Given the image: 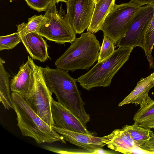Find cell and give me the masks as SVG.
Here are the masks:
<instances>
[{"mask_svg": "<svg viewBox=\"0 0 154 154\" xmlns=\"http://www.w3.org/2000/svg\"><path fill=\"white\" fill-rule=\"evenodd\" d=\"M46 84L54 94L57 102L67 108L86 125L90 119L84 108V103L77 88L75 79L68 71L60 69L43 68Z\"/></svg>", "mask_w": 154, "mask_h": 154, "instance_id": "1", "label": "cell"}, {"mask_svg": "<svg viewBox=\"0 0 154 154\" xmlns=\"http://www.w3.org/2000/svg\"><path fill=\"white\" fill-rule=\"evenodd\" d=\"M154 0H131L130 2L135 3L141 7L150 4Z\"/></svg>", "mask_w": 154, "mask_h": 154, "instance_id": "26", "label": "cell"}, {"mask_svg": "<svg viewBox=\"0 0 154 154\" xmlns=\"http://www.w3.org/2000/svg\"><path fill=\"white\" fill-rule=\"evenodd\" d=\"M32 60L28 56L27 61L20 67L18 73L10 81L11 91L24 98L30 94L35 88V75Z\"/></svg>", "mask_w": 154, "mask_h": 154, "instance_id": "11", "label": "cell"}, {"mask_svg": "<svg viewBox=\"0 0 154 154\" xmlns=\"http://www.w3.org/2000/svg\"><path fill=\"white\" fill-rule=\"evenodd\" d=\"M122 129L128 133L139 147L144 141L154 135V132L151 129L143 128L135 123L131 125H125Z\"/></svg>", "mask_w": 154, "mask_h": 154, "instance_id": "19", "label": "cell"}, {"mask_svg": "<svg viewBox=\"0 0 154 154\" xmlns=\"http://www.w3.org/2000/svg\"><path fill=\"white\" fill-rule=\"evenodd\" d=\"M102 141L109 148L125 154H132L134 149L139 147L122 128L116 129L109 134L103 137Z\"/></svg>", "mask_w": 154, "mask_h": 154, "instance_id": "14", "label": "cell"}, {"mask_svg": "<svg viewBox=\"0 0 154 154\" xmlns=\"http://www.w3.org/2000/svg\"><path fill=\"white\" fill-rule=\"evenodd\" d=\"M115 153L112 151L104 150L100 148L95 149L92 152L93 154H112Z\"/></svg>", "mask_w": 154, "mask_h": 154, "instance_id": "27", "label": "cell"}, {"mask_svg": "<svg viewBox=\"0 0 154 154\" xmlns=\"http://www.w3.org/2000/svg\"><path fill=\"white\" fill-rule=\"evenodd\" d=\"M134 123L143 128H154V100L143 108H140L134 115Z\"/></svg>", "mask_w": 154, "mask_h": 154, "instance_id": "18", "label": "cell"}, {"mask_svg": "<svg viewBox=\"0 0 154 154\" xmlns=\"http://www.w3.org/2000/svg\"><path fill=\"white\" fill-rule=\"evenodd\" d=\"M66 4V14L73 29L80 34L90 24L96 3L94 0H69Z\"/></svg>", "mask_w": 154, "mask_h": 154, "instance_id": "9", "label": "cell"}, {"mask_svg": "<svg viewBox=\"0 0 154 154\" xmlns=\"http://www.w3.org/2000/svg\"><path fill=\"white\" fill-rule=\"evenodd\" d=\"M154 45V18H152L146 29L144 35L143 49L149 62L150 69L154 68L152 52Z\"/></svg>", "mask_w": 154, "mask_h": 154, "instance_id": "21", "label": "cell"}, {"mask_svg": "<svg viewBox=\"0 0 154 154\" xmlns=\"http://www.w3.org/2000/svg\"><path fill=\"white\" fill-rule=\"evenodd\" d=\"M151 5L141 6L135 15L123 36L117 43L120 48L136 47H144V37L147 26L153 16Z\"/></svg>", "mask_w": 154, "mask_h": 154, "instance_id": "8", "label": "cell"}, {"mask_svg": "<svg viewBox=\"0 0 154 154\" xmlns=\"http://www.w3.org/2000/svg\"><path fill=\"white\" fill-rule=\"evenodd\" d=\"M5 61L0 58V100L7 109H13L9 78L11 75L5 70Z\"/></svg>", "mask_w": 154, "mask_h": 154, "instance_id": "17", "label": "cell"}, {"mask_svg": "<svg viewBox=\"0 0 154 154\" xmlns=\"http://www.w3.org/2000/svg\"><path fill=\"white\" fill-rule=\"evenodd\" d=\"M140 147L143 150L152 152L154 154V135L144 141Z\"/></svg>", "mask_w": 154, "mask_h": 154, "instance_id": "25", "label": "cell"}, {"mask_svg": "<svg viewBox=\"0 0 154 154\" xmlns=\"http://www.w3.org/2000/svg\"><path fill=\"white\" fill-rule=\"evenodd\" d=\"M95 2L96 3H97L98 1H99L100 0H94Z\"/></svg>", "mask_w": 154, "mask_h": 154, "instance_id": "30", "label": "cell"}, {"mask_svg": "<svg viewBox=\"0 0 154 154\" xmlns=\"http://www.w3.org/2000/svg\"><path fill=\"white\" fill-rule=\"evenodd\" d=\"M150 4L151 5L153 9L152 18H154V1L152 2Z\"/></svg>", "mask_w": 154, "mask_h": 154, "instance_id": "28", "label": "cell"}, {"mask_svg": "<svg viewBox=\"0 0 154 154\" xmlns=\"http://www.w3.org/2000/svg\"><path fill=\"white\" fill-rule=\"evenodd\" d=\"M32 62L35 75V88L32 93L24 98L32 109L44 122L52 127L55 125L51 109L52 93L46 84L43 68L35 64L32 59Z\"/></svg>", "mask_w": 154, "mask_h": 154, "instance_id": "7", "label": "cell"}, {"mask_svg": "<svg viewBox=\"0 0 154 154\" xmlns=\"http://www.w3.org/2000/svg\"><path fill=\"white\" fill-rule=\"evenodd\" d=\"M115 0H100L96 3L88 32L94 34L101 30L104 20L116 4Z\"/></svg>", "mask_w": 154, "mask_h": 154, "instance_id": "16", "label": "cell"}, {"mask_svg": "<svg viewBox=\"0 0 154 154\" xmlns=\"http://www.w3.org/2000/svg\"><path fill=\"white\" fill-rule=\"evenodd\" d=\"M21 41V37L17 32L0 37V50L11 49Z\"/></svg>", "mask_w": 154, "mask_h": 154, "instance_id": "22", "label": "cell"}, {"mask_svg": "<svg viewBox=\"0 0 154 154\" xmlns=\"http://www.w3.org/2000/svg\"><path fill=\"white\" fill-rule=\"evenodd\" d=\"M100 48L99 41L94 34L83 33L57 59L55 65L57 68L67 71L88 70L97 60Z\"/></svg>", "mask_w": 154, "mask_h": 154, "instance_id": "3", "label": "cell"}, {"mask_svg": "<svg viewBox=\"0 0 154 154\" xmlns=\"http://www.w3.org/2000/svg\"><path fill=\"white\" fill-rule=\"evenodd\" d=\"M10 0V2H12V1H13L15 0Z\"/></svg>", "mask_w": 154, "mask_h": 154, "instance_id": "32", "label": "cell"}, {"mask_svg": "<svg viewBox=\"0 0 154 154\" xmlns=\"http://www.w3.org/2000/svg\"><path fill=\"white\" fill-rule=\"evenodd\" d=\"M56 2L51 3L44 15L46 19L38 34L47 39L60 44L72 43L76 39V33L61 4L58 11Z\"/></svg>", "mask_w": 154, "mask_h": 154, "instance_id": "5", "label": "cell"}, {"mask_svg": "<svg viewBox=\"0 0 154 154\" xmlns=\"http://www.w3.org/2000/svg\"><path fill=\"white\" fill-rule=\"evenodd\" d=\"M130 2L114 5L106 18L101 30L114 45L117 44L128 30L135 15L140 8Z\"/></svg>", "mask_w": 154, "mask_h": 154, "instance_id": "6", "label": "cell"}, {"mask_svg": "<svg viewBox=\"0 0 154 154\" xmlns=\"http://www.w3.org/2000/svg\"><path fill=\"white\" fill-rule=\"evenodd\" d=\"M154 87V71L145 78H142L134 90L118 105L121 106L125 104L138 105L140 108L145 107L153 100L149 95L150 90Z\"/></svg>", "mask_w": 154, "mask_h": 154, "instance_id": "13", "label": "cell"}, {"mask_svg": "<svg viewBox=\"0 0 154 154\" xmlns=\"http://www.w3.org/2000/svg\"><path fill=\"white\" fill-rule=\"evenodd\" d=\"M153 96H154V92L153 93Z\"/></svg>", "mask_w": 154, "mask_h": 154, "instance_id": "33", "label": "cell"}, {"mask_svg": "<svg viewBox=\"0 0 154 154\" xmlns=\"http://www.w3.org/2000/svg\"><path fill=\"white\" fill-rule=\"evenodd\" d=\"M46 19L44 15H35L28 19L26 23L23 22L16 25L17 32L22 37L31 32L38 33L40 29Z\"/></svg>", "mask_w": 154, "mask_h": 154, "instance_id": "20", "label": "cell"}, {"mask_svg": "<svg viewBox=\"0 0 154 154\" xmlns=\"http://www.w3.org/2000/svg\"><path fill=\"white\" fill-rule=\"evenodd\" d=\"M52 116L56 126L69 130L92 135L86 125L72 112L53 98L51 102Z\"/></svg>", "mask_w": 154, "mask_h": 154, "instance_id": "10", "label": "cell"}, {"mask_svg": "<svg viewBox=\"0 0 154 154\" xmlns=\"http://www.w3.org/2000/svg\"><path fill=\"white\" fill-rule=\"evenodd\" d=\"M57 133L62 136L65 140L84 149L93 152L95 149L102 148L106 144L102 141L103 137H99L58 127H51Z\"/></svg>", "mask_w": 154, "mask_h": 154, "instance_id": "12", "label": "cell"}, {"mask_svg": "<svg viewBox=\"0 0 154 154\" xmlns=\"http://www.w3.org/2000/svg\"><path fill=\"white\" fill-rule=\"evenodd\" d=\"M103 36V42L97 59L98 62L103 61L110 56L115 50L114 45L112 41L107 37Z\"/></svg>", "mask_w": 154, "mask_h": 154, "instance_id": "23", "label": "cell"}, {"mask_svg": "<svg viewBox=\"0 0 154 154\" xmlns=\"http://www.w3.org/2000/svg\"><path fill=\"white\" fill-rule=\"evenodd\" d=\"M21 42L32 59L44 62L50 59L48 44L38 33H29L21 37Z\"/></svg>", "mask_w": 154, "mask_h": 154, "instance_id": "15", "label": "cell"}, {"mask_svg": "<svg viewBox=\"0 0 154 154\" xmlns=\"http://www.w3.org/2000/svg\"><path fill=\"white\" fill-rule=\"evenodd\" d=\"M11 95L13 109L17 116V125L23 136L32 138L38 144L55 142L66 143L62 136L32 109L23 97L13 92Z\"/></svg>", "mask_w": 154, "mask_h": 154, "instance_id": "2", "label": "cell"}, {"mask_svg": "<svg viewBox=\"0 0 154 154\" xmlns=\"http://www.w3.org/2000/svg\"><path fill=\"white\" fill-rule=\"evenodd\" d=\"M133 47L119 48L110 56L96 64L85 74L75 79L85 89L110 85L112 79L129 59Z\"/></svg>", "mask_w": 154, "mask_h": 154, "instance_id": "4", "label": "cell"}, {"mask_svg": "<svg viewBox=\"0 0 154 154\" xmlns=\"http://www.w3.org/2000/svg\"><path fill=\"white\" fill-rule=\"evenodd\" d=\"M53 0L55 1V2H56L57 3V0Z\"/></svg>", "mask_w": 154, "mask_h": 154, "instance_id": "31", "label": "cell"}, {"mask_svg": "<svg viewBox=\"0 0 154 154\" xmlns=\"http://www.w3.org/2000/svg\"><path fill=\"white\" fill-rule=\"evenodd\" d=\"M27 5L40 12L45 11L53 0H24Z\"/></svg>", "mask_w": 154, "mask_h": 154, "instance_id": "24", "label": "cell"}, {"mask_svg": "<svg viewBox=\"0 0 154 154\" xmlns=\"http://www.w3.org/2000/svg\"><path fill=\"white\" fill-rule=\"evenodd\" d=\"M69 0H57V3H58L59 2H64L66 3Z\"/></svg>", "mask_w": 154, "mask_h": 154, "instance_id": "29", "label": "cell"}]
</instances>
